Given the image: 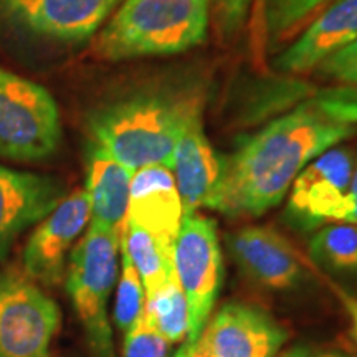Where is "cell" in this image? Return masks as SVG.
Returning <instances> with one entry per match:
<instances>
[{
	"instance_id": "cell-21",
	"label": "cell",
	"mask_w": 357,
	"mask_h": 357,
	"mask_svg": "<svg viewBox=\"0 0 357 357\" xmlns=\"http://www.w3.org/2000/svg\"><path fill=\"white\" fill-rule=\"evenodd\" d=\"M329 2L336 0H263L261 15L266 37L273 42L287 37Z\"/></svg>"
},
{
	"instance_id": "cell-8",
	"label": "cell",
	"mask_w": 357,
	"mask_h": 357,
	"mask_svg": "<svg viewBox=\"0 0 357 357\" xmlns=\"http://www.w3.org/2000/svg\"><path fill=\"white\" fill-rule=\"evenodd\" d=\"M354 160L347 147H331L303 169L294 178L287 208L294 227L312 230L324 223L346 222Z\"/></svg>"
},
{
	"instance_id": "cell-20",
	"label": "cell",
	"mask_w": 357,
	"mask_h": 357,
	"mask_svg": "<svg viewBox=\"0 0 357 357\" xmlns=\"http://www.w3.org/2000/svg\"><path fill=\"white\" fill-rule=\"evenodd\" d=\"M310 255L334 271L357 273V227L354 223H331L311 238Z\"/></svg>"
},
{
	"instance_id": "cell-10",
	"label": "cell",
	"mask_w": 357,
	"mask_h": 357,
	"mask_svg": "<svg viewBox=\"0 0 357 357\" xmlns=\"http://www.w3.org/2000/svg\"><path fill=\"white\" fill-rule=\"evenodd\" d=\"M89 223V202L77 189L56 205L30 235L24 250V271L35 283L56 287L65 276L66 257Z\"/></svg>"
},
{
	"instance_id": "cell-5",
	"label": "cell",
	"mask_w": 357,
	"mask_h": 357,
	"mask_svg": "<svg viewBox=\"0 0 357 357\" xmlns=\"http://www.w3.org/2000/svg\"><path fill=\"white\" fill-rule=\"evenodd\" d=\"M58 106L40 84L0 66V158L38 162L60 146Z\"/></svg>"
},
{
	"instance_id": "cell-9",
	"label": "cell",
	"mask_w": 357,
	"mask_h": 357,
	"mask_svg": "<svg viewBox=\"0 0 357 357\" xmlns=\"http://www.w3.org/2000/svg\"><path fill=\"white\" fill-rule=\"evenodd\" d=\"M287 339V331L260 307L227 303L190 351L205 357H275Z\"/></svg>"
},
{
	"instance_id": "cell-13",
	"label": "cell",
	"mask_w": 357,
	"mask_h": 357,
	"mask_svg": "<svg viewBox=\"0 0 357 357\" xmlns=\"http://www.w3.org/2000/svg\"><path fill=\"white\" fill-rule=\"evenodd\" d=\"M230 253L250 280L266 288H291L303 276L298 253L273 229L247 227L229 240Z\"/></svg>"
},
{
	"instance_id": "cell-7",
	"label": "cell",
	"mask_w": 357,
	"mask_h": 357,
	"mask_svg": "<svg viewBox=\"0 0 357 357\" xmlns=\"http://www.w3.org/2000/svg\"><path fill=\"white\" fill-rule=\"evenodd\" d=\"M60 323V307L33 280L0 273V357H50Z\"/></svg>"
},
{
	"instance_id": "cell-16",
	"label": "cell",
	"mask_w": 357,
	"mask_h": 357,
	"mask_svg": "<svg viewBox=\"0 0 357 357\" xmlns=\"http://www.w3.org/2000/svg\"><path fill=\"white\" fill-rule=\"evenodd\" d=\"M356 38L357 0H336L276 58L275 65L288 73H305Z\"/></svg>"
},
{
	"instance_id": "cell-12",
	"label": "cell",
	"mask_w": 357,
	"mask_h": 357,
	"mask_svg": "<svg viewBox=\"0 0 357 357\" xmlns=\"http://www.w3.org/2000/svg\"><path fill=\"white\" fill-rule=\"evenodd\" d=\"M65 199L56 178L0 166V258L13 240L35 225Z\"/></svg>"
},
{
	"instance_id": "cell-19",
	"label": "cell",
	"mask_w": 357,
	"mask_h": 357,
	"mask_svg": "<svg viewBox=\"0 0 357 357\" xmlns=\"http://www.w3.org/2000/svg\"><path fill=\"white\" fill-rule=\"evenodd\" d=\"M142 318L171 344L181 342L190 329L189 305L177 276L146 298Z\"/></svg>"
},
{
	"instance_id": "cell-23",
	"label": "cell",
	"mask_w": 357,
	"mask_h": 357,
	"mask_svg": "<svg viewBox=\"0 0 357 357\" xmlns=\"http://www.w3.org/2000/svg\"><path fill=\"white\" fill-rule=\"evenodd\" d=\"M169 352L171 342L151 328L142 314L137 323L124 334L123 357H169Z\"/></svg>"
},
{
	"instance_id": "cell-14",
	"label": "cell",
	"mask_w": 357,
	"mask_h": 357,
	"mask_svg": "<svg viewBox=\"0 0 357 357\" xmlns=\"http://www.w3.org/2000/svg\"><path fill=\"white\" fill-rule=\"evenodd\" d=\"M184 208L171 167L147 166L132 174L126 220L164 242H176Z\"/></svg>"
},
{
	"instance_id": "cell-29",
	"label": "cell",
	"mask_w": 357,
	"mask_h": 357,
	"mask_svg": "<svg viewBox=\"0 0 357 357\" xmlns=\"http://www.w3.org/2000/svg\"><path fill=\"white\" fill-rule=\"evenodd\" d=\"M176 357H205V356H202V354H197V352H194V351H185V349H181L177 352V356Z\"/></svg>"
},
{
	"instance_id": "cell-15",
	"label": "cell",
	"mask_w": 357,
	"mask_h": 357,
	"mask_svg": "<svg viewBox=\"0 0 357 357\" xmlns=\"http://www.w3.org/2000/svg\"><path fill=\"white\" fill-rule=\"evenodd\" d=\"M8 10L35 30L60 40L91 37L118 0H6Z\"/></svg>"
},
{
	"instance_id": "cell-1",
	"label": "cell",
	"mask_w": 357,
	"mask_h": 357,
	"mask_svg": "<svg viewBox=\"0 0 357 357\" xmlns=\"http://www.w3.org/2000/svg\"><path fill=\"white\" fill-rule=\"evenodd\" d=\"M357 132V124L336 118L316 100L298 106L252 136L223 159L213 211L257 217L284 199L311 160Z\"/></svg>"
},
{
	"instance_id": "cell-18",
	"label": "cell",
	"mask_w": 357,
	"mask_h": 357,
	"mask_svg": "<svg viewBox=\"0 0 357 357\" xmlns=\"http://www.w3.org/2000/svg\"><path fill=\"white\" fill-rule=\"evenodd\" d=\"M119 248L128 253L139 275L146 298L176 278L174 245L164 242L149 231L124 220Z\"/></svg>"
},
{
	"instance_id": "cell-24",
	"label": "cell",
	"mask_w": 357,
	"mask_h": 357,
	"mask_svg": "<svg viewBox=\"0 0 357 357\" xmlns=\"http://www.w3.org/2000/svg\"><path fill=\"white\" fill-rule=\"evenodd\" d=\"M318 73L346 86H357V38L321 61Z\"/></svg>"
},
{
	"instance_id": "cell-27",
	"label": "cell",
	"mask_w": 357,
	"mask_h": 357,
	"mask_svg": "<svg viewBox=\"0 0 357 357\" xmlns=\"http://www.w3.org/2000/svg\"><path fill=\"white\" fill-rule=\"evenodd\" d=\"M347 205H349V207H347L346 223H354V225H357V158L354 160V171H352Z\"/></svg>"
},
{
	"instance_id": "cell-26",
	"label": "cell",
	"mask_w": 357,
	"mask_h": 357,
	"mask_svg": "<svg viewBox=\"0 0 357 357\" xmlns=\"http://www.w3.org/2000/svg\"><path fill=\"white\" fill-rule=\"evenodd\" d=\"M331 289L334 291V294L341 300L342 306H344V310L347 311V314H349L351 318V333H352V337L357 341V298L352 296L346 291V289H342L341 287H337V284H331Z\"/></svg>"
},
{
	"instance_id": "cell-30",
	"label": "cell",
	"mask_w": 357,
	"mask_h": 357,
	"mask_svg": "<svg viewBox=\"0 0 357 357\" xmlns=\"http://www.w3.org/2000/svg\"><path fill=\"white\" fill-rule=\"evenodd\" d=\"M316 357H352V356H346V354H341V352H324V354H319Z\"/></svg>"
},
{
	"instance_id": "cell-25",
	"label": "cell",
	"mask_w": 357,
	"mask_h": 357,
	"mask_svg": "<svg viewBox=\"0 0 357 357\" xmlns=\"http://www.w3.org/2000/svg\"><path fill=\"white\" fill-rule=\"evenodd\" d=\"M250 0H215L218 25L223 35H231L247 15Z\"/></svg>"
},
{
	"instance_id": "cell-6",
	"label": "cell",
	"mask_w": 357,
	"mask_h": 357,
	"mask_svg": "<svg viewBox=\"0 0 357 357\" xmlns=\"http://www.w3.org/2000/svg\"><path fill=\"white\" fill-rule=\"evenodd\" d=\"M174 268L190 314V329L182 349L190 351L211 318L223 280L215 222L197 213L184 215L174 242Z\"/></svg>"
},
{
	"instance_id": "cell-4",
	"label": "cell",
	"mask_w": 357,
	"mask_h": 357,
	"mask_svg": "<svg viewBox=\"0 0 357 357\" xmlns=\"http://www.w3.org/2000/svg\"><path fill=\"white\" fill-rule=\"evenodd\" d=\"M119 235L89 225L70 255L66 291L93 357H114L108 300L118 275Z\"/></svg>"
},
{
	"instance_id": "cell-3",
	"label": "cell",
	"mask_w": 357,
	"mask_h": 357,
	"mask_svg": "<svg viewBox=\"0 0 357 357\" xmlns=\"http://www.w3.org/2000/svg\"><path fill=\"white\" fill-rule=\"evenodd\" d=\"M212 0H124L96 40L105 60L174 55L204 42Z\"/></svg>"
},
{
	"instance_id": "cell-11",
	"label": "cell",
	"mask_w": 357,
	"mask_h": 357,
	"mask_svg": "<svg viewBox=\"0 0 357 357\" xmlns=\"http://www.w3.org/2000/svg\"><path fill=\"white\" fill-rule=\"evenodd\" d=\"M174 178L181 194L184 215L197 213L199 208H213L220 189L223 159L213 151L204 131L197 106L187 119L172 154Z\"/></svg>"
},
{
	"instance_id": "cell-28",
	"label": "cell",
	"mask_w": 357,
	"mask_h": 357,
	"mask_svg": "<svg viewBox=\"0 0 357 357\" xmlns=\"http://www.w3.org/2000/svg\"><path fill=\"white\" fill-rule=\"evenodd\" d=\"M280 357H314L312 352L307 349L305 346H298V347H291V349L283 352Z\"/></svg>"
},
{
	"instance_id": "cell-17",
	"label": "cell",
	"mask_w": 357,
	"mask_h": 357,
	"mask_svg": "<svg viewBox=\"0 0 357 357\" xmlns=\"http://www.w3.org/2000/svg\"><path fill=\"white\" fill-rule=\"evenodd\" d=\"M132 174L131 169L91 147L84 187L89 202V225L121 235L128 215Z\"/></svg>"
},
{
	"instance_id": "cell-22",
	"label": "cell",
	"mask_w": 357,
	"mask_h": 357,
	"mask_svg": "<svg viewBox=\"0 0 357 357\" xmlns=\"http://www.w3.org/2000/svg\"><path fill=\"white\" fill-rule=\"evenodd\" d=\"M121 263L123 270L121 276H119L114 303V323L121 334H126L141 318L142 310H144L146 293L137 270L134 268L131 258L128 257L124 250H121Z\"/></svg>"
},
{
	"instance_id": "cell-2",
	"label": "cell",
	"mask_w": 357,
	"mask_h": 357,
	"mask_svg": "<svg viewBox=\"0 0 357 357\" xmlns=\"http://www.w3.org/2000/svg\"><path fill=\"white\" fill-rule=\"evenodd\" d=\"M199 105L162 96H136L98 111L89 121L93 147L136 172L172 166L182 129Z\"/></svg>"
}]
</instances>
